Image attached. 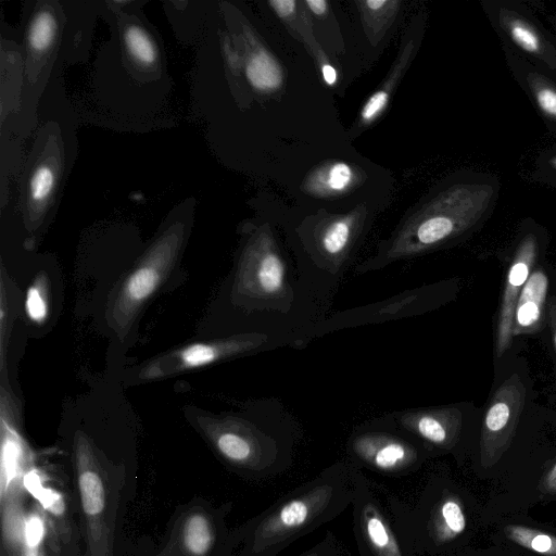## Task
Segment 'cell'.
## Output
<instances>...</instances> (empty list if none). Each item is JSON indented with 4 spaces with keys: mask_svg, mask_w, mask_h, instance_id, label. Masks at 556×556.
<instances>
[{
    "mask_svg": "<svg viewBox=\"0 0 556 556\" xmlns=\"http://www.w3.org/2000/svg\"><path fill=\"white\" fill-rule=\"evenodd\" d=\"M338 491L334 483L324 482L275 507L258 523L253 539L256 554L281 548L291 539L307 531L334 507Z\"/></svg>",
    "mask_w": 556,
    "mask_h": 556,
    "instance_id": "obj_5",
    "label": "cell"
},
{
    "mask_svg": "<svg viewBox=\"0 0 556 556\" xmlns=\"http://www.w3.org/2000/svg\"><path fill=\"white\" fill-rule=\"evenodd\" d=\"M548 320L552 330V337L556 349V296H552L548 302Z\"/></svg>",
    "mask_w": 556,
    "mask_h": 556,
    "instance_id": "obj_34",
    "label": "cell"
},
{
    "mask_svg": "<svg viewBox=\"0 0 556 556\" xmlns=\"http://www.w3.org/2000/svg\"><path fill=\"white\" fill-rule=\"evenodd\" d=\"M265 340L264 336L252 333L190 343L147 363L140 368L138 379L152 380L201 368L251 351L263 344Z\"/></svg>",
    "mask_w": 556,
    "mask_h": 556,
    "instance_id": "obj_7",
    "label": "cell"
},
{
    "mask_svg": "<svg viewBox=\"0 0 556 556\" xmlns=\"http://www.w3.org/2000/svg\"><path fill=\"white\" fill-rule=\"evenodd\" d=\"M63 3L66 23L61 61L65 66L87 60L96 21L100 16V8L99 0H63Z\"/></svg>",
    "mask_w": 556,
    "mask_h": 556,
    "instance_id": "obj_11",
    "label": "cell"
},
{
    "mask_svg": "<svg viewBox=\"0 0 556 556\" xmlns=\"http://www.w3.org/2000/svg\"><path fill=\"white\" fill-rule=\"evenodd\" d=\"M536 100L544 112L556 117V91L549 88L540 89Z\"/></svg>",
    "mask_w": 556,
    "mask_h": 556,
    "instance_id": "obj_32",
    "label": "cell"
},
{
    "mask_svg": "<svg viewBox=\"0 0 556 556\" xmlns=\"http://www.w3.org/2000/svg\"><path fill=\"white\" fill-rule=\"evenodd\" d=\"M354 180L353 168L343 162L323 166L309 179V188L316 193L329 194L345 190Z\"/></svg>",
    "mask_w": 556,
    "mask_h": 556,
    "instance_id": "obj_22",
    "label": "cell"
},
{
    "mask_svg": "<svg viewBox=\"0 0 556 556\" xmlns=\"http://www.w3.org/2000/svg\"><path fill=\"white\" fill-rule=\"evenodd\" d=\"M25 490L36 500L45 490L41 476L35 469H28L23 477Z\"/></svg>",
    "mask_w": 556,
    "mask_h": 556,
    "instance_id": "obj_31",
    "label": "cell"
},
{
    "mask_svg": "<svg viewBox=\"0 0 556 556\" xmlns=\"http://www.w3.org/2000/svg\"><path fill=\"white\" fill-rule=\"evenodd\" d=\"M548 278L543 269L533 270L516 303L513 337L536 331L542 323L546 303Z\"/></svg>",
    "mask_w": 556,
    "mask_h": 556,
    "instance_id": "obj_15",
    "label": "cell"
},
{
    "mask_svg": "<svg viewBox=\"0 0 556 556\" xmlns=\"http://www.w3.org/2000/svg\"><path fill=\"white\" fill-rule=\"evenodd\" d=\"M66 13L63 0H28L16 35L23 63V94L16 140L34 135L41 98L54 75L64 68L61 53Z\"/></svg>",
    "mask_w": 556,
    "mask_h": 556,
    "instance_id": "obj_3",
    "label": "cell"
},
{
    "mask_svg": "<svg viewBox=\"0 0 556 556\" xmlns=\"http://www.w3.org/2000/svg\"><path fill=\"white\" fill-rule=\"evenodd\" d=\"M358 216L348 214L329 218L315 232L314 250L321 265L336 273L348 256L357 235Z\"/></svg>",
    "mask_w": 556,
    "mask_h": 556,
    "instance_id": "obj_13",
    "label": "cell"
},
{
    "mask_svg": "<svg viewBox=\"0 0 556 556\" xmlns=\"http://www.w3.org/2000/svg\"><path fill=\"white\" fill-rule=\"evenodd\" d=\"M24 556H41L39 548H27L25 547Z\"/></svg>",
    "mask_w": 556,
    "mask_h": 556,
    "instance_id": "obj_37",
    "label": "cell"
},
{
    "mask_svg": "<svg viewBox=\"0 0 556 556\" xmlns=\"http://www.w3.org/2000/svg\"><path fill=\"white\" fill-rule=\"evenodd\" d=\"M362 14L364 27L371 42L375 43L381 39L386 29L395 17L400 1L393 0H367L356 1Z\"/></svg>",
    "mask_w": 556,
    "mask_h": 556,
    "instance_id": "obj_21",
    "label": "cell"
},
{
    "mask_svg": "<svg viewBox=\"0 0 556 556\" xmlns=\"http://www.w3.org/2000/svg\"><path fill=\"white\" fill-rule=\"evenodd\" d=\"M526 388L515 374L492 395L484 413L481 431V453L486 462L496 459L508 446L521 416Z\"/></svg>",
    "mask_w": 556,
    "mask_h": 556,
    "instance_id": "obj_8",
    "label": "cell"
},
{
    "mask_svg": "<svg viewBox=\"0 0 556 556\" xmlns=\"http://www.w3.org/2000/svg\"><path fill=\"white\" fill-rule=\"evenodd\" d=\"M25 519L15 503L2 504L3 534L10 543H24Z\"/></svg>",
    "mask_w": 556,
    "mask_h": 556,
    "instance_id": "obj_27",
    "label": "cell"
},
{
    "mask_svg": "<svg viewBox=\"0 0 556 556\" xmlns=\"http://www.w3.org/2000/svg\"><path fill=\"white\" fill-rule=\"evenodd\" d=\"M399 424L432 445L447 446L458 434L462 414L455 407L413 409L400 414Z\"/></svg>",
    "mask_w": 556,
    "mask_h": 556,
    "instance_id": "obj_12",
    "label": "cell"
},
{
    "mask_svg": "<svg viewBox=\"0 0 556 556\" xmlns=\"http://www.w3.org/2000/svg\"><path fill=\"white\" fill-rule=\"evenodd\" d=\"M354 453L376 469L396 471L417 460V451L403 439L386 432H365L352 444Z\"/></svg>",
    "mask_w": 556,
    "mask_h": 556,
    "instance_id": "obj_10",
    "label": "cell"
},
{
    "mask_svg": "<svg viewBox=\"0 0 556 556\" xmlns=\"http://www.w3.org/2000/svg\"><path fill=\"white\" fill-rule=\"evenodd\" d=\"M361 523L363 534L376 556H403L391 529L372 504L363 506Z\"/></svg>",
    "mask_w": 556,
    "mask_h": 556,
    "instance_id": "obj_20",
    "label": "cell"
},
{
    "mask_svg": "<svg viewBox=\"0 0 556 556\" xmlns=\"http://www.w3.org/2000/svg\"><path fill=\"white\" fill-rule=\"evenodd\" d=\"M78 489L81 506L96 535L98 520L105 506V492L102 478L96 468L88 443L79 439L75 447Z\"/></svg>",
    "mask_w": 556,
    "mask_h": 556,
    "instance_id": "obj_14",
    "label": "cell"
},
{
    "mask_svg": "<svg viewBox=\"0 0 556 556\" xmlns=\"http://www.w3.org/2000/svg\"><path fill=\"white\" fill-rule=\"evenodd\" d=\"M321 73H323L325 81L329 86H332L336 83L337 72L329 63H326L321 66Z\"/></svg>",
    "mask_w": 556,
    "mask_h": 556,
    "instance_id": "obj_35",
    "label": "cell"
},
{
    "mask_svg": "<svg viewBox=\"0 0 556 556\" xmlns=\"http://www.w3.org/2000/svg\"><path fill=\"white\" fill-rule=\"evenodd\" d=\"M197 201L186 198L172 208L157 236L124 278L109 305L111 327L126 331L176 264L187 240Z\"/></svg>",
    "mask_w": 556,
    "mask_h": 556,
    "instance_id": "obj_4",
    "label": "cell"
},
{
    "mask_svg": "<svg viewBox=\"0 0 556 556\" xmlns=\"http://www.w3.org/2000/svg\"><path fill=\"white\" fill-rule=\"evenodd\" d=\"M208 430L218 452L233 464L250 465L261 455L256 435L238 422H216Z\"/></svg>",
    "mask_w": 556,
    "mask_h": 556,
    "instance_id": "obj_16",
    "label": "cell"
},
{
    "mask_svg": "<svg viewBox=\"0 0 556 556\" xmlns=\"http://www.w3.org/2000/svg\"><path fill=\"white\" fill-rule=\"evenodd\" d=\"M210 1H165L164 11L176 37L185 45H198L206 22Z\"/></svg>",
    "mask_w": 556,
    "mask_h": 556,
    "instance_id": "obj_18",
    "label": "cell"
},
{
    "mask_svg": "<svg viewBox=\"0 0 556 556\" xmlns=\"http://www.w3.org/2000/svg\"><path fill=\"white\" fill-rule=\"evenodd\" d=\"M413 50L414 41L410 40L405 47H403V50L401 51L396 63H394V67L390 72L388 78L365 102L359 114V128L369 126L383 113L397 83L408 65Z\"/></svg>",
    "mask_w": 556,
    "mask_h": 556,
    "instance_id": "obj_19",
    "label": "cell"
},
{
    "mask_svg": "<svg viewBox=\"0 0 556 556\" xmlns=\"http://www.w3.org/2000/svg\"><path fill=\"white\" fill-rule=\"evenodd\" d=\"M514 40L525 50L535 52L539 50V39L535 34L525 24L515 23L510 27Z\"/></svg>",
    "mask_w": 556,
    "mask_h": 556,
    "instance_id": "obj_29",
    "label": "cell"
},
{
    "mask_svg": "<svg viewBox=\"0 0 556 556\" xmlns=\"http://www.w3.org/2000/svg\"><path fill=\"white\" fill-rule=\"evenodd\" d=\"M45 522L37 513L29 514L25 519L24 546L39 548L45 536Z\"/></svg>",
    "mask_w": 556,
    "mask_h": 556,
    "instance_id": "obj_28",
    "label": "cell"
},
{
    "mask_svg": "<svg viewBox=\"0 0 556 556\" xmlns=\"http://www.w3.org/2000/svg\"><path fill=\"white\" fill-rule=\"evenodd\" d=\"M544 482L546 490L556 491V464L548 471Z\"/></svg>",
    "mask_w": 556,
    "mask_h": 556,
    "instance_id": "obj_36",
    "label": "cell"
},
{
    "mask_svg": "<svg viewBox=\"0 0 556 556\" xmlns=\"http://www.w3.org/2000/svg\"><path fill=\"white\" fill-rule=\"evenodd\" d=\"M507 536L517 544L540 554L556 556V538L523 526L505 528Z\"/></svg>",
    "mask_w": 556,
    "mask_h": 556,
    "instance_id": "obj_25",
    "label": "cell"
},
{
    "mask_svg": "<svg viewBox=\"0 0 556 556\" xmlns=\"http://www.w3.org/2000/svg\"><path fill=\"white\" fill-rule=\"evenodd\" d=\"M434 526L437 535L442 541L454 539L464 532L466 518L457 500L447 497L440 504Z\"/></svg>",
    "mask_w": 556,
    "mask_h": 556,
    "instance_id": "obj_24",
    "label": "cell"
},
{
    "mask_svg": "<svg viewBox=\"0 0 556 556\" xmlns=\"http://www.w3.org/2000/svg\"><path fill=\"white\" fill-rule=\"evenodd\" d=\"M1 473L0 495L1 503L11 498L20 484H23V477L27 464L26 445L15 429L1 418Z\"/></svg>",
    "mask_w": 556,
    "mask_h": 556,
    "instance_id": "obj_17",
    "label": "cell"
},
{
    "mask_svg": "<svg viewBox=\"0 0 556 556\" xmlns=\"http://www.w3.org/2000/svg\"><path fill=\"white\" fill-rule=\"evenodd\" d=\"M48 278L45 274L36 276L26 291L25 311L35 324H42L49 313Z\"/></svg>",
    "mask_w": 556,
    "mask_h": 556,
    "instance_id": "obj_26",
    "label": "cell"
},
{
    "mask_svg": "<svg viewBox=\"0 0 556 556\" xmlns=\"http://www.w3.org/2000/svg\"><path fill=\"white\" fill-rule=\"evenodd\" d=\"M534 258L535 243L532 238H528L519 245L506 274L496 323L494 348L496 358H500L510 345L516 303L530 276Z\"/></svg>",
    "mask_w": 556,
    "mask_h": 556,
    "instance_id": "obj_9",
    "label": "cell"
},
{
    "mask_svg": "<svg viewBox=\"0 0 556 556\" xmlns=\"http://www.w3.org/2000/svg\"><path fill=\"white\" fill-rule=\"evenodd\" d=\"M236 282L238 292L250 300L274 303L287 298L286 264L268 231L261 230L249 240Z\"/></svg>",
    "mask_w": 556,
    "mask_h": 556,
    "instance_id": "obj_6",
    "label": "cell"
},
{
    "mask_svg": "<svg viewBox=\"0 0 556 556\" xmlns=\"http://www.w3.org/2000/svg\"><path fill=\"white\" fill-rule=\"evenodd\" d=\"M305 556H319L317 553H308Z\"/></svg>",
    "mask_w": 556,
    "mask_h": 556,
    "instance_id": "obj_38",
    "label": "cell"
},
{
    "mask_svg": "<svg viewBox=\"0 0 556 556\" xmlns=\"http://www.w3.org/2000/svg\"><path fill=\"white\" fill-rule=\"evenodd\" d=\"M213 541V533L207 518L201 514L191 515L182 529V543L193 556L205 555Z\"/></svg>",
    "mask_w": 556,
    "mask_h": 556,
    "instance_id": "obj_23",
    "label": "cell"
},
{
    "mask_svg": "<svg viewBox=\"0 0 556 556\" xmlns=\"http://www.w3.org/2000/svg\"><path fill=\"white\" fill-rule=\"evenodd\" d=\"M140 4L103 20L110 39L94 59L92 94L99 109L122 129L149 130L162 122L174 81L156 27Z\"/></svg>",
    "mask_w": 556,
    "mask_h": 556,
    "instance_id": "obj_1",
    "label": "cell"
},
{
    "mask_svg": "<svg viewBox=\"0 0 556 556\" xmlns=\"http://www.w3.org/2000/svg\"><path fill=\"white\" fill-rule=\"evenodd\" d=\"M62 73L45 91L31 144L16 177L14 211L31 240L53 218L78 155V118L61 93Z\"/></svg>",
    "mask_w": 556,
    "mask_h": 556,
    "instance_id": "obj_2",
    "label": "cell"
},
{
    "mask_svg": "<svg viewBox=\"0 0 556 556\" xmlns=\"http://www.w3.org/2000/svg\"><path fill=\"white\" fill-rule=\"evenodd\" d=\"M37 501L43 509L54 515H61L64 510L62 495L53 489L45 488Z\"/></svg>",
    "mask_w": 556,
    "mask_h": 556,
    "instance_id": "obj_30",
    "label": "cell"
},
{
    "mask_svg": "<svg viewBox=\"0 0 556 556\" xmlns=\"http://www.w3.org/2000/svg\"><path fill=\"white\" fill-rule=\"evenodd\" d=\"M304 3L317 16H323L328 12V2L325 0H306Z\"/></svg>",
    "mask_w": 556,
    "mask_h": 556,
    "instance_id": "obj_33",
    "label": "cell"
}]
</instances>
